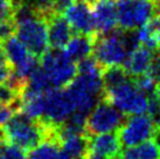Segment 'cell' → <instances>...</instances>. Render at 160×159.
Instances as JSON below:
<instances>
[{
    "mask_svg": "<svg viewBox=\"0 0 160 159\" xmlns=\"http://www.w3.org/2000/svg\"><path fill=\"white\" fill-rule=\"evenodd\" d=\"M4 138L29 151L40 143L58 135V128L48 125L42 119L32 118L22 111H17L1 128Z\"/></svg>",
    "mask_w": 160,
    "mask_h": 159,
    "instance_id": "6da1fadb",
    "label": "cell"
},
{
    "mask_svg": "<svg viewBox=\"0 0 160 159\" xmlns=\"http://www.w3.org/2000/svg\"><path fill=\"white\" fill-rule=\"evenodd\" d=\"M104 100L125 116L144 114L148 110L150 95L142 93L130 79L113 87L104 89Z\"/></svg>",
    "mask_w": 160,
    "mask_h": 159,
    "instance_id": "7a4b0ae2",
    "label": "cell"
},
{
    "mask_svg": "<svg viewBox=\"0 0 160 159\" xmlns=\"http://www.w3.org/2000/svg\"><path fill=\"white\" fill-rule=\"evenodd\" d=\"M40 67L52 88H66L77 74V64L68 58L63 49H48L41 56Z\"/></svg>",
    "mask_w": 160,
    "mask_h": 159,
    "instance_id": "3957f363",
    "label": "cell"
},
{
    "mask_svg": "<svg viewBox=\"0 0 160 159\" xmlns=\"http://www.w3.org/2000/svg\"><path fill=\"white\" fill-rule=\"evenodd\" d=\"M117 22L122 29H138L159 11L154 0H115Z\"/></svg>",
    "mask_w": 160,
    "mask_h": 159,
    "instance_id": "277c9868",
    "label": "cell"
},
{
    "mask_svg": "<svg viewBox=\"0 0 160 159\" xmlns=\"http://www.w3.org/2000/svg\"><path fill=\"white\" fill-rule=\"evenodd\" d=\"M118 137L126 149L133 147L158 133L156 119L147 112L131 115L118 129Z\"/></svg>",
    "mask_w": 160,
    "mask_h": 159,
    "instance_id": "5b68a950",
    "label": "cell"
},
{
    "mask_svg": "<svg viewBox=\"0 0 160 159\" xmlns=\"http://www.w3.org/2000/svg\"><path fill=\"white\" fill-rule=\"evenodd\" d=\"M17 38L22 42L26 48L35 56H41L48 50V32L47 20L42 17L28 19L26 21L15 25Z\"/></svg>",
    "mask_w": 160,
    "mask_h": 159,
    "instance_id": "8992f818",
    "label": "cell"
},
{
    "mask_svg": "<svg viewBox=\"0 0 160 159\" xmlns=\"http://www.w3.org/2000/svg\"><path fill=\"white\" fill-rule=\"evenodd\" d=\"M123 114L107 100L97 102L88 114L85 131L89 135L116 132L123 123Z\"/></svg>",
    "mask_w": 160,
    "mask_h": 159,
    "instance_id": "52a82bcc",
    "label": "cell"
},
{
    "mask_svg": "<svg viewBox=\"0 0 160 159\" xmlns=\"http://www.w3.org/2000/svg\"><path fill=\"white\" fill-rule=\"evenodd\" d=\"M43 102L45 108L41 119L55 128L64 123L74 112V106L64 88L48 89L43 93Z\"/></svg>",
    "mask_w": 160,
    "mask_h": 159,
    "instance_id": "ba28073f",
    "label": "cell"
},
{
    "mask_svg": "<svg viewBox=\"0 0 160 159\" xmlns=\"http://www.w3.org/2000/svg\"><path fill=\"white\" fill-rule=\"evenodd\" d=\"M122 143L115 132L91 135L88 138L85 159H117L122 152Z\"/></svg>",
    "mask_w": 160,
    "mask_h": 159,
    "instance_id": "9c48e42d",
    "label": "cell"
},
{
    "mask_svg": "<svg viewBox=\"0 0 160 159\" xmlns=\"http://www.w3.org/2000/svg\"><path fill=\"white\" fill-rule=\"evenodd\" d=\"M63 14L74 32L81 34L96 33L92 9L88 0H75L64 9Z\"/></svg>",
    "mask_w": 160,
    "mask_h": 159,
    "instance_id": "30bf717a",
    "label": "cell"
},
{
    "mask_svg": "<svg viewBox=\"0 0 160 159\" xmlns=\"http://www.w3.org/2000/svg\"><path fill=\"white\" fill-rule=\"evenodd\" d=\"M91 5L97 34H105L118 27L115 0H88Z\"/></svg>",
    "mask_w": 160,
    "mask_h": 159,
    "instance_id": "8fae6325",
    "label": "cell"
},
{
    "mask_svg": "<svg viewBox=\"0 0 160 159\" xmlns=\"http://www.w3.org/2000/svg\"><path fill=\"white\" fill-rule=\"evenodd\" d=\"M48 42L52 48L63 49L74 35V29L62 13H54L47 19Z\"/></svg>",
    "mask_w": 160,
    "mask_h": 159,
    "instance_id": "7c38bea8",
    "label": "cell"
},
{
    "mask_svg": "<svg viewBox=\"0 0 160 159\" xmlns=\"http://www.w3.org/2000/svg\"><path fill=\"white\" fill-rule=\"evenodd\" d=\"M153 59V52L147 47L139 44L129 53L128 58L125 59L123 67L129 74V76H138L146 74L150 70L151 62Z\"/></svg>",
    "mask_w": 160,
    "mask_h": 159,
    "instance_id": "4fadbf2b",
    "label": "cell"
},
{
    "mask_svg": "<svg viewBox=\"0 0 160 159\" xmlns=\"http://www.w3.org/2000/svg\"><path fill=\"white\" fill-rule=\"evenodd\" d=\"M96 34L97 33H95V34L78 33L77 35H72L71 39L69 40V42L63 48L66 55L75 63L90 56V54H92L93 41H95Z\"/></svg>",
    "mask_w": 160,
    "mask_h": 159,
    "instance_id": "5bb4252c",
    "label": "cell"
},
{
    "mask_svg": "<svg viewBox=\"0 0 160 159\" xmlns=\"http://www.w3.org/2000/svg\"><path fill=\"white\" fill-rule=\"evenodd\" d=\"M60 147L71 158H84L88 149V136L85 132L58 133Z\"/></svg>",
    "mask_w": 160,
    "mask_h": 159,
    "instance_id": "9a60e30c",
    "label": "cell"
},
{
    "mask_svg": "<svg viewBox=\"0 0 160 159\" xmlns=\"http://www.w3.org/2000/svg\"><path fill=\"white\" fill-rule=\"evenodd\" d=\"M139 44L157 52L160 49V9L146 23L138 28Z\"/></svg>",
    "mask_w": 160,
    "mask_h": 159,
    "instance_id": "2e32d148",
    "label": "cell"
},
{
    "mask_svg": "<svg viewBox=\"0 0 160 159\" xmlns=\"http://www.w3.org/2000/svg\"><path fill=\"white\" fill-rule=\"evenodd\" d=\"M124 155L132 159H159L160 158V141L158 136L150 138L140 144L129 147Z\"/></svg>",
    "mask_w": 160,
    "mask_h": 159,
    "instance_id": "e0dca14e",
    "label": "cell"
},
{
    "mask_svg": "<svg viewBox=\"0 0 160 159\" xmlns=\"http://www.w3.org/2000/svg\"><path fill=\"white\" fill-rule=\"evenodd\" d=\"M58 151H60L58 136L54 135L28 151L27 159H55Z\"/></svg>",
    "mask_w": 160,
    "mask_h": 159,
    "instance_id": "ac0fdd59",
    "label": "cell"
},
{
    "mask_svg": "<svg viewBox=\"0 0 160 159\" xmlns=\"http://www.w3.org/2000/svg\"><path fill=\"white\" fill-rule=\"evenodd\" d=\"M27 151L7 139L0 143V159H27Z\"/></svg>",
    "mask_w": 160,
    "mask_h": 159,
    "instance_id": "d6986e66",
    "label": "cell"
},
{
    "mask_svg": "<svg viewBox=\"0 0 160 159\" xmlns=\"http://www.w3.org/2000/svg\"><path fill=\"white\" fill-rule=\"evenodd\" d=\"M134 83L138 88L142 90V93L147 94V95H151V94H154L157 88V81L153 77H152L148 73L146 74H142V75L136 77V81Z\"/></svg>",
    "mask_w": 160,
    "mask_h": 159,
    "instance_id": "ffe728a7",
    "label": "cell"
},
{
    "mask_svg": "<svg viewBox=\"0 0 160 159\" xmlns=\"http://www.w3.org/2000/svg\"><path fill=\"white\" fill-rule=\"evenodd\" d=\"M17 111L19 110L15 106L0 104V128H2Z\"/></svg>",
    "mask_w": 160,
    "mask_h": 159,
    "instance_id": "44dd1931",
    "label": "cell"
},
{
    "mask_svg": "<svg viewBox=\"0 0 160 159\" xmlns=\"http://www.w3.org/2000/svg\"><path fill=\"white\" fill-rule=\"evenodd\" d=\"M156 53V56H153L152 59L148 74L156 80L157 82H160V49L157 50Z\"/></svg>",
    "mask_w": 160,
    "mask_h": 159,
    "instance_id": "7402d4cb",
    "label": "cell"
},
{
    "mask_svg": "<svg viewBox=\"0 0 160 159\" xmlns=\"http://www.w3.org/2000/svg\"><path fill=\"white\" fill-rule=\"evenodd\" d=\"M12 19V0H0V20Z\"/></svg>",
    "mask_w": 160,
    "mask_h": 159,
    "instance_id": "603a6c76",
    "label": "cell"
},
{
    "mask_svg": "<svg viewBox=\"0 0 160 159\" xmlns=\"http://www.w3.org/2000/svg\"><path fill=\"white\" fill-rule=\"evenodd\" d=\"M75 0H55V12L56 13H62L68 6L74 3Z\"/></svg>",
    "mask_w": 160,
    "mask_h": 159,
    "instance_id": "cb8c5ba5",
    "label": "cell"
},
{
    "mask_svg": "<svg viewBox=\"0 0 160 159\" xmlns=\"http://www.w3.org/2000/svg\"><path fill=\"white\" fill-rule=\"evenodd\" d=\"M55 159H72L70 157V156L68 155L66 151L63 150H60L58 152V155H56V157H55Z\"/></svg>",
    "mask_w": 160,
    "mask_h": 159,
    "instance_id": "d4e9b609",
    "label": "cell"
},
{
    "mask_svg": "<svg viewBox=\"0 0 160 159\" xmlns=\"http://www.w3.org/2000/svg\"><path fill=\"white\" fill-rule=\"evenodd\" d=\"M154 95H156V97L158 98V101H159V103H160V84H159V85H157L156 91H154Z\"/></svg>",
    "mask_w": 160,
    "mask_h": 159,
    "instance_id": "484cf974",
    "label": "cell"
},
{
    "mask_svg": "<svg viewBox=\"0 0 160 159\" xmlns=\"http://www.w3.org/2000/svg\"><path fill=\"white\" fill-rule=\"evenodd\" d=\"M117 159H132V158H130V157H128L126 155H124V156H119Z\"/></svg>",
    "mask_w": 160,
    "mask_h": 159,
    "instance_id": "4316f807",
    "label": "cell"
},
{
    "mask_svg": "<svg viewBox=\"0 0 160 159\" xmlns=\"http://www.w3.org/2000/svg\"><path fill=\"white\" fill-rule=\"evenodd\" d=\"M2 139H4V135H2V130H1V128H0V143H1Z\"/></svg>",
    "mask_w": 160,
    "mask_h": 159,
    "instance_id": "83f0119b",
    "label": "cell"
},
{
    "mask_svg": "<svg viewBox=\"0 0 160 159\" xmlns=\"http://www.w3.org/2000/svg\"><path fill=\"white\" fill-rule=\"evenodd\" d=\"M157 4H158V7H159V9H160V0H157Z\"/></svg>",
    "mask_w": 160,
    "mask_h": 159,
    "instance_id": "f1b7e54d",
    "label": "cell"
},
{
    "mask_svg": "<svg viewBox=\"0 0 160 159\" xmlns=\"http://www.w3.org/2000/svg\"><path fill=\"white\" fill-rule=\"evenodd\" d=\"M76 159H83V158H76Z\"/></svg>",
    "mask_w": 160,
    "mask_h": 159,
    "instance_id": "f546056e",
    "label": "cell"
},
{
    "mask_svg": "<svg viewBox=\"0 0 160 159\" xmlns=\"http://www.w3.org/2000/svg\"><path fill=\"white\" fill-rule=\"evenodd\" d=\"M154 1H157V0H154Z\"/></svg>",
    "mask_w": 160,
    "mask_h": 159,
    "instance_id": "4dcf8cb0",
    "label": "cell"
},
{
    "mask_svg": "<svg viewBox=\"0 0 160 159\" xmlns=\"http://www.w3.org/2000/svg\"><path fill=\"white\" fill-rule=\"evenodd\" d=\"M159 159H160V158H159Z\"/></svg>",
    "mask_w": 160,
    "mask_h": 159,
    "instance_id": "1f68e13d",
    "label": "cell"
}]
</instances>
